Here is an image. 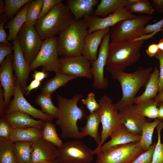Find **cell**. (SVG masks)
<instances>
[{
    "instance_id": "cell-4",
    "label": "cell",
    "mask_w": 163,
    "mask_h": 163,
    "mask_svg": "<svg viewBox=\"0 0 163 163\" xmlns=\"http://www.w3.org/2000/svg\"><path fill=\"white\" fill-rule=\"evenodd\" d=\"M88 27L81 19L73 22L57 37L58 51L60 58L70 57L82 55Z\"/></svg>"
},
{
    "instance_id": "cell-53",
    "label": "cell",
    "mask_w": 163,
    "mask_h": 163,
    "mask_svg": "<svg viewBox=\"0 0 163 163\" xmlns=\"http://www.w3.org/2000/svg\"><path fill=\"white\" fill-rule=\"evenodd\" d=\"M157 118L163 120V102L158 104Z\"/></svg>"
},
{
    "instance_id": "cell-27",
    "label": "cell",
    "mask_w": 163,
    "mask_h": 163,
    "mask_svg": "<svg viewBox=\"0 0 163 163\" xmlns=\"http://www.w3.org/2000/svg\"><path fill=\"white\" fill-rule=\"evenodd\" d=\"M86 124L80 131L82 138L88 136L93 138L98 145L100 143L101 137L98 133V129L100 123L97 111L90 113L87 117Z\"/></svg>"
},
{
    "instance_id": "cell-33",
    "label": "cell",
    "mask_w": 163,
    "mask_h": 163,
    "mask_svg": "<svg viewBox=\"0 0 163 163\" xmlns=\"http://www.w3.org/2000/svg\"><path fill=\"white\" fill-rule=\"evenodd\" d=\"M158 104L154 99H149L136 104L135 107L139 113L142 117L155 119L158 117Z\"/></svg>"
},
{
    "instance_id": "cell-40",
    "label": "cell",
    "mask_w": 163,
    "mask_h": 163,
    "mask_svg": "<svg viewBox=\"0 0 163 163\" xmlns=\"http://www.w3.org/2000/svg\"><path fill=\"white\" fill-rule=\"evenodd\" d=\"M163 27V18L156 23L146 26L143 30L142 36L136 38L133 41L144 40L153 37Z\"/></svg>"
},
{
    "instance_id": "cell-9",
    "label": "cell",
    "mask_w": 163,
    "mask_h": 163,
    "mask_svg": "<svg viewBox=\"0 0 163 163\" xmlns=\"http://www.w3.org/2000/svg\"><path fill=\"white\" fill-rule=\"evenodd\" d=\"M144 152L139 142L117 145L97 153L95 163H130Z\"/></svg>"
},
{
    "instance_id": "cell-18",
    "label": "cell",
    "mask_w": 163,
    "mask_h": 163,
    "mask_svg": "<svg viewBox=\"0 0 163 163\" xmlns=\"http://www.w3.org/2000/svg\"><path fill=\"white\" fill-rule=\"evenodd\" d=\"M58 155L57 147L42 138L32 142V163H53Z\"/></svg>"
},
{
    "instance_id": "cell-2",
    "label": "cell",
    "mask_w": 163,
    "mask_h": 163,
    "mask_svg": "<svg viewBox=\"0 0 163 163\" xmlns=\"http://www.w3.org/2000/svg\"><path fill=\"white\" fill-rule=\"evenodd\" d=\"M106 69L112 78L117 80L121 86L122 97L118 102L114 104L119 110L133 105L136 94L142 87L145 85L150 76L153 67L143 69L139 67L132 73H127L108 67Z\"/></svg>"
},
{
    "instance_id": "cell-48",
    "label": "cell",
    "mask_w": 163,
    "mask_h": 163,
    "mask_svg": "<svg viewBox=\"0 0 163 163\" xmlns=\"http://www.w3.org/2000/svg\"><path fill=\"white\" fill-rule=\"evenodd\" d=\"M6 108L5 103L4 92L3 88L0 87V117L4 116Z\"/></svg>"
},
{
    "instance_id": "cell-47",
    "label": "cell",
    "mask_w": 163,
    "mask_h": 163,
    "mask_svg": "<svg viewBox=\"0 0 163 163\" xmlns=\"http://www.w3.org/2000/svg\"><path fill=\"white\" fill-rule=\"evenodd\" d=\"M4 13L0 17V43H8L7 34L4 29V24L8 20Z\"/></svg>"
},
{
    "instance_id": "cell-44",
    "label": "cell",
    "mask_w": 163,
    "mask_h": 163,
    "mask_svg": "<svg viewBox=\"0 0 163 163\" xmlns=\"http://www.w3.org/2000/svg\"><path fill=\"white\" fill-rule=\"evenodd\" d=\"M62 2V0H43V7L38 19L43 17L55 6Z\"/></svg>"
},
{
    "instance_id": "cell-50",
    "label": "cell",
    "mask_w": 163,
    "mask_h": 163,
    "mask_svg": "<svg viewBox=\"0 0 163 163\" xmlns=\"http://www.w3.org/2000/svg\"><path fill=\"white\" fill-rule=\"evenodd\" d=\"M49 73L48 72L43 71H39L35 70L34 73L32 74V77L34 79H36L41 82L44 79L47 78Z\"/></svg>"
},
{
    "instance_id": "cell-3",
    "label": "cell",
    "mask_w": 163,
    "mask_h": 163,
    "mask_svg": "<svg viewBox=\"0 0 163 163\" xmlns=\"http://www.w3.org/2000/svg\"><path fill=\"white\" fill-rule=\"evenodd\" d=\"M75 20L67 6L62 2L38 19L34 27L42 40H44L59 35Z\"/></svg>"
},
{
    "instance_id": "cell-7",
    "label": "cell",
    "mask_w": 163,
    "mask_h": 163,
    "mask_svg": "<svg viewBox=\"0 0 163 163\" xmlns=\"http://www.w3.org/2000/svg\"><path fill=\"white\" fill-rule=\"evenodd\" d=\"M152 18L150 15H141L120 21L110 30V42L131 41L142 36L145 25Z\"/></svg>"
},
{
    "instance_id": "cell-6",
    "label": "cell",
    "mask_w": 163,
    "mask_h": 163,
    "mask_svg": "<svg viewBox=\"0 0 163 163\" xmlns=\"http://www.w3.org/2000/svg\"><path fill=\"white\" fill-rule=\"evenodd\" d=\"M98 103L100 107L96 111L101 123L102 130L100 135V143L95 150L99 149L105 141L122 124L119 110L111 97L107 95H104L99 100Z\"/></svg>"
},
{
    "instance_id": "cell-34",
    "label": "cell",
    "mask_w": 163,
    "mask_h": 163,
    "mask_svg": "<svg viewBox=\"0 0 163 163\" xmlns=\"http://www.w3.org/2000/svg\"><path fill=\"white\" fill-rule=\"evenodd\" d=\"M128 4L125 7L129 13L152 14L155 10L148 0H128Z\"/></svg>"
},
{
    "instance_id": "cell-46",
    "label": "cell",
    "mask_w": 163,
    "mask_h": 163,
    "mask_svg": "<svg viewBox=\"0 0 163 163\" xmlns=\"http://www.w3.org/2000/svg\"><path fill=\"white\" fill-rule=\"evenodd\" d=\"M159 61L160 72H159V93L163 90V50H159L155 56Z\"/></svg>"
},
{
    "instance_id": "cell-45",
    "label": "cell",
    "mask_w": 163,
    "mask_h": 163,
    "mask_svg": "<svg viewBox=\"0 0 163 163\" xmlns=\"http://www.w3.org/2000/svg\"><path fill=\"white\" fill-rule=\"evenodd\" d=\"M13 50L12 43H0V64L3 62L6 57L8 55L12 54Z\"/></svg>"
},
{
    "instance_id": "cell-54",
    "label": "cell",
    "mask_w": 163,
    "mask_h": 163,
    "mask_svg": "<svg viewBox=\"0 0 163 163\" xmlns=\"http://www.w3.org/2000/svg\"><path fill=\"white\" fill-rule=\"evenodd\" d=\"M154 100L155 103L158 104L163 102V90L157 95Z\"/></svg>"
},
{
    "instance_id": "cell-17",
    "label": "cell",
    "mask_w": 163,
    "mask_h": 163,
    "mask_svg": "<svg viewBox=\"0 0 163 163\" xmlns=\"http://www.w3.org/2000/svg\"><path fill=\"white\" fill-rule=\"evenodd\" d=\"M13 55L11 54L7 56L0 65V87L4 91L6 108L8 106L15 90L16 78L13 74Z\"/></svg>"
},
{
    "instance_id": "cell-58",
    "label": "cell",
    "mask_w": 163,
    "mask_h": 163,
    "mask_svg": "<svg viewBox=\"0 0 163 163\" xmlns=\"http://www.w3.org/2000/svg\"><path fill=\"white\" fill-rule=\"evenodd\" d=\"M53 163H58L56 161H55V162Z\"/></svg>"
},
{
    "instance_id": "cell-29",
    "label": "cell",
    "mask_w": 163,
    "mask_h": 163,
    "mask_svg": "<svg viewBox=\"0 0 163 163\" xmlns=\"http://www.w3.org/2000/svg\"><path fill=\"white\" fill-rule=\"evenodd\" d=\"M55 76L47 81L41 88L42 93L51 96L59 88L66 86L67 83L77 78L72 76L60 72L55 73Z\"/></svg>"
},
{
    "instance_id": "cell-10",
    "label": "cell",
    "mask_w": 163,
    "mask_h": 163,
    "mask_svg": "<svg viewBox=\"0 0 163 163\" xmlns=\"http://www.w3.org/2000/svg\"><path fill=\"white\" fill-rule=\"evenodd\" d=\"M57 39L56 37L43 40L39 53L30 64L31 71L42 66V71L60 72Z\"/></svg>"
},
{
    "instance_id": "cell-49",
    "label": "cell",
    "mask_w": 163,
    "mask_h": 163,
    "mask_svg": "<svg viewBox=\"0 0 163 163\" xmlns=\"http://www.w3.org/2000/svg\"><path fill=\"white\" fill-rule=\"evenodd\" d=\"M159 50L158 44L153 43L150 45L146 50V53L149 57H154Z\"/></svg>"
},
{
    "instance_id": "cell-12",
    "label": "cell",
    "mask_w": 163,
    "mask_h": 163,
    "mask_svg": "<svg viewBox=\"0 0 163 163\" xmlns=\"http://www.w3.org/2000/svg\"><path fill=\"white\" fill-rule=\"evenodd\" d=\"M110 34V30L104 36L100 44L97 58L91 62V70L93 78V86L96 89H104L108 85V79L104 77V69L106 64Z\"/></svg>"
},
{
    "instance_id": "cell-21",
    "label": "cell",
    "mask_w": 163,
    "mask_h": 163,
    "mask_svg": "<svg viewBox=\"0 0 163 163\" xmlns=\"http://www.w3.org/2000/svg\"><path fill=\"white\" fill-rule=\"evenodd\" d=\"M110 30V27H108L88 33L85 38L82 55L91 62L96 60L99 46L104 36Z\"/></svg>"
},
{
    "instance_id": "cell-28",
    "label": "cell",
    "mask_w": 163,
    "mask_h": 163,
    "mask_svg": "<svg viewBox=\"0 0 163 163\" xmlns=\"http://www.w3.org/2000/svg\"><path fill=\"white\" fill-rule=\"evenodd\" d=\"M42 129L34 127L14 129L9 141L15 143L18 142H33L42 138Z\"/></svg>"
},
{
    "instance_id": "cell-32",
    "label": "cell",
    "mask_w": 163,
    "mask_h": 163,
    "mask_svg": "<svg viewBox=\"0 0 163 163\" xmlns=\"http://www.w3.org/2000/svg\"><path fill=\"white\" fill-rule=\"evenodd\" d=\"M34 101L40 106L41 110L43 113L54 118H57L59 114V108L53 104L51 96L41 93L36 97Z\"/></svg>"
},
{
    "instance_id": "cell-24",
    "label": "cell",
    "mask_w": 163,
    "mask_h": 163,
    "mask_svg": "<svg viewBox=\"0 0 163 163\" xmlns=\"http://www.w3.org/2000/svg\"><path fill=\"white\" fill-rule=\"evenodd\" d=\"M145 87L143 93L135 98L134 103L136 104L146 100L154 99L157 96L159 88V71L157 68L151 73Z\"/></svg>"
},
{
    "instance_id": "cell-19",
    "label": "cell",
    "mask_w": 163,
    "mask_h": 163,
    "mask_svg": "<svg viewBox=\"0 0 163 163\" xmlns=\"http://www.w3.org/2000/svg\"><path fill=\"white\" fill-rule=\"evenodd\" d=\"M122 124L131 133L141 135L142 126L148 122L145 117L142 116L133 105L119 110Z\"/></svg>"
},
{
    "instance_id": "cell-5",
    "label": "cell",
    "mask_w": 163,
    "mask_h": 163,
    "mask_svg": "<svg viewBox=\"0 0 163 163\" xmlns=\"http://www.w3.org/2000/svg\"><path fill=\"white\" fill-rule=\"evenodd\" d=\"M144 43L142 40L110 42L107 67L124 71L139 59L141 56L140 50Z\"/></svg>"
},
{
    "instance_id": "cell-26",
    "label": "cell",
    "mask_w": 163,
    "mask_h": 163,
    "mask_svg": "<svg viewBox=\"0 0 163 163\" xmlns=\"http://www.w3.org/2000/svg\"><path fill=\"white\" fill-rule=\"evenodd\" d=\"M128 4V0H101L93 15L104 18L120 9L125 8Z\"/></svg>"
},
{
    "instance_id": "cell-39",
    "label": "cell",
    "mask_w": 163,
    "mask_h": 163,
    "mask_svg": "<svg viewBox=\"0 0 163 163\" xmlns=\"http://www.w3.org/2000/svg\"><path fill=\"white\" fill-rule=\"evenodd\" d=\"M163 128V121L157 126V141L153 153L151 163H163V142L161 141V132Z\"/></svg>"
},
{
    "instance_id": "cell-59",
    "label": "cell",
    "mask_w": 163,
    "mask_h": 163,
    "mask_svg": "<svg viewBox=\"0 0 163 163\" xmlns=\"http://www.w3.org/2000/svg\"></svg>"
},
{
    "instance_id": "cell-41",
    "label": "cell",
    "mask_w": 163,
    "mask_h": 163,
    "mask_svg": "<svg viewBox=\"0 0 163 163\" xmlns=\"http://www.w3.org/2000/svg\"><path fill=\"white\" fill-rule=\"evenodd\" d=\"M14 128L3 117L0 119V141H9Z\"/></svg>"
},
{
    "instance_id": "cell-51",
    "label": "cell",
    "mask_w": 163,
    "mask_h": 163,
    "mask_svg": "<svg viewBox=\"0 0 163 163\" xmlns=\"http://www.w3.org/2000/svg\"><path fill=\"white\" fill-rule=\"evenodd\" d=\"M41 82L36 79H33L32 80L30 84L27 86L26 88V95H28L32 90L38 88L41 85Z\"/></svg>"
},
{
    "instance_id": "cell-8",
    "label": "cell",
    "mask_w": 163,
    "mask_h": 163,
    "mask_svg": "<svg viewBox=\"0 0 163 163\" xmlns=\"http://www.w3.org/2000/svg\"><path fill=\"white\" fill-rule=\"evenodd\" d=\"M57 148L58 163H90L94 159L93 150L79 139L62 142Z\"/></svg>"
},
{
    "instance_id": "cell-35",
    "label": "cell",
    "mask_w": 163,
    "mask_h": 163,
    "mask_svg": "<svg viewBox=\"0 0 163 163\" xmlns=\"http://www.w3.org/2000/svg\"><path fill=\"white\" fill-rule=\"evenodd\" d=\"M43 2V0H31L29 2L25 22L28 25L34 26L41 13Z\"/></svg>"
},
{
    "instance_id": "cell-52",
    "label": "cell",
    "mask_w": 163,
    "mask_h": 163,
    "mask_svg": "<svg viewBox=\"0 0 163 163\" xmlns=\"http://www.w3.org/2000/svg\"><path fill=\"white\" fill-rule=\"evenodd\" d=\"M151 4L155 11L163 13V0H152Z\"/></svg>"
},
{
    "instance_id": "cell-1",
    "label": "cell",
    "mask_w": 163,
    "mask_h": 163,
    "mask_svg": "<svg viewBox=\"0 0 163 163\" xmlns=\"http://www.w3.org/2000/svg\"><path fill=\"white\" fill-rule=\"evenodd\" d=\"M83 97L82 94H77L72 98L68 99L57 95L59 114L56 123L60 129L62 139L82 138L77 123L78 121L85 118L86 113L82 107L78 106L77 103Z\"/></svg>"
},
{
    "instance_id": "cell-16",
    "label": "cell",
    "mask_w": 163,
    "mask_h": 163,
    "mask_svg": "<svg viewBox=\"0 0 163 163\" xmlns=\"http://www.w3.org/2000/svg\"><path fill=\"white\" fill-rule=\"evenodd\" d=\"M13 46V69L15 78L24 93H25L27 80L31 71L20 47L17 38L12 43Z\"/></svg>"
},
{
    "instance_id": "cell-36",
    "label": "cell",
    "mask_w": 163,
    "mask_h": 163,
    "mask_svg": "<svg viewBox=\"0 0 163 163\" xmlns=\"http://www.w3.org/2000/svg\"><path fill=\"white\" fill-rule=\"evenodd\" d=\"M41 137L43 139L53 143L57 147L62 143L56 132L55 126L52 122H45L42 129Z\"/></svg>"
},
{
    "instance_id": "cell-13",
    "label": "cell",
    "mask_w": 163,
    "mask_h": 163,
    "mask_svg": "<svg viewBox=\"0 0 163 163\" xmlns=\"http://www.w3.org/2000/svg\"><path fill=\"white\" fill-rule=\"evenodd\" d=\"M59 72L69 75L91 79V62L82 55L59 58Z\"/></svg>"
},
{
    "instance_id": "cell-37",
    "label": "cell",
    "mask_w": 163,
    "mask_h": 163,
    "mask_svg": "<svg viewBox=\"0 0 163 163\" xmlns=\"http://www.w3.org/2000/svg\"><path fill=\"white\" fill-rule=\"evenodd\" d=\"M14 144L9 141H0V163H17Z\"/></svg>"
},
{
    "instance_id": "cell-56",
    "label": "cell",
    "mask_w": 163,
    "mask_h": 163,
    "mask_svg": "<svg viewBox=\"0 0 163 163\" xmlns=\"http://www.w3.org/2000/svg\"><path fill=\"white\" fill-rule=\"evenodd\" d=\"M158 44L159 49L163 50V38L159 41Z\"/></svg>"
},
{
    "instance_id": "cell-57",
    "label": "cell",
    "mask_w": 163,
    "mask_h": 163,
    "mask_svg": "<svg viewBox=\"0 0 163 163\" xmlns=\"http://www.w3.org/2000/svg\"><path fill=\"white\" fill-rule=\"evenodd\" d=\"M162 31V33L163 34V27L159 30V31Z\"/></svg>"
},
{
    "instance_id": "cell-15",
    "label": "cell",
    "mask_w": 163,
    "mask_h": 163,
    "mask_svg": "<svg viewBox=\"0 0 163 163\" xmlns=\"http://www.w3.org/2000/svg\"><path fill=\"white\" fill-rule=\"evenodd\" d=\"M136 16L129 13L124 8L120 9L115 13L104 18L91 14L85 16L83 19L88 27V33H90L97 30L114 26L123 20L133 18Z\"/></svg>"
},
{
    "instance_id": "cell-43",
    "label": "cell",
    "mask_w": 163,
    "mask_h": 163,
    "mask_svg": "<svg viewBox=\"0 0 163 163\" xmlns=\"http://www.w3.org/2000/svg\"><path fill=\"white\" fill-rule=\"evenodd\" d=\"M81 102L86 106L90 113L96 111L100 107L99 104L97 101L95 94L93 92L89 93L86 98L82 99Z\"/></svg>"
},
{
    "instance_id": "cell-55",
    "label": "cell",
    "mask_w": 163,
    "mask_h": 163,
    "mask_svg": "<svg viewBox=\"0 0 163 163\" xmlns=\"http://www.w3.org/2000/svg\"><path fill=\"white\" fill-rule=\"evenodd\" d=\"M5 11V1L0 0V14L1 15L3 14Z\"/></svg>"
},
{
    "instance_id": "cell-25",
    "label": "cell",
    "mask_w": 163,
    "mask_h": 163,
    "mask_svg": "<svg viewBox=\"0 0 163 163\" xmlns=\"http://www.w3.org/2000/svg\"><path fill=\"white\" fill-rule=\"evenodd\" d=\"M28 3L22 8L14 17L7 23L4 28L8 30L7 40L13 41L17 37L21 28L26 22V13L29 5Z\"/></svg>"
},
{
    "instance_id": "cell-11",
    "label": "cell",
    "mask_w": 163,
    "mask_h": 163,
    "mask_svg": "<svg viewBox=\"0 0 163 163\" xmlns=\"http://www.w3.org/2000/svg\"><path fill=\"white\" fill-rule=\"evenodd\" d=\"M17 38L25 58L30 65L39 53L43 40L34 27L26 22L20 29Z\"/></svg>"
},
{
    "instance_id": "cell-14",
    "label": "cell",
    "mask_w": 163,
    "mask_h": 163,
    "mask_svg": "<svg viewBox=\"0 0 163 163\" xmlns=\"http://www.w3.org/2000/svg\"><path fill=\"white\" fill-rule=\"evenodd\" d=\"M23 94L16 78L13 98L10 102L5 113L12 111H19L45 122H52L54 118L53 117L44 113L41 110L32 106L25 98Z\"/></svg>"
},
{
    "instance_id": "cell-42",
    "label": "cell",
    "mask_w": 163,
    "mask_h": 163,
    "mask_svg": "<svg viewBox=\"0 0 163 163\" xmlns=\"http://www.w3.org/2000/svg\"><path fill=\"white\" fill-rule=\"evenodd\" d=\"M156 144V142L154 143L147 150L140 154L130 163H151Z\"/></svg>"
},
{
    "instance_id": "cell-31",
    "label": "cell",
    "mask_w": 163,
    "mask_h": 163,
    "mask_svg": "<svg viewBox=\"0 0 163 163\" xmlns=\"http://www.w3.org/2000/svg\"><path fill=\"white\" fill-rule=\"evenodd\" d=\"M162 120L157 118L153 122H147L142 127L140 145L144 151L147 150L152 145V136L155 128Z\"/></svg>"
},
{
    "instance_id": "cell-30",
    "label": "cell",
    "mask_w": 163,
    "mask_h": 163,
    "mask_svg": "<svg viewBox=\"0 0 163 163\" xmlns=\"http://www.w3.org/2000/svg\"><path fill=\"white\" fill-rule=\"evenodd\" d=\"M32 142L14 143V153L17 163H32Z\"/></svg>"
},
{
    "instance_id": "cell-23",
    "label": "cell",
    "mask_w": 163,
    "mask_h": 163,
    "mask_svg": "<svg viewBox=\"0 0 163 163\" xmlns=\"http://www.w3.org/2000/svg\"><path fill=\"white\" fill-rule=\"evenodd\" d=\"M98 0H67L65 4L75 18L76 21L82 19L87 15H91L93 8L97 5Z\"/></svg>"
},
{
    "instance_id": "cell-20",
    "label": "cell",
    "mask_w": 163,
    "mask_h": 163,
    "mask_svg": "<svg viewBox=\"0 0 163 163\" xmlns=\"http://www.w3.org/2000/svg\"><path fill=\"white\" fill-rule=\"evenodd\" d=\"M110 139L97 150L93 151L94 154L105 151L110 148L130 143L139 142L141 135L133 134L123 124L120 125L110 135Z\"/></svg>"
},
{
    "instance_id": "cell-22",
    "label": "cell",
    "mask_w": 163,
    "mask_h": 163,
    "mask_svg": "<svg viewBox=\"0 0 163 163\" xmlns=\"http://www.w3.org/2000/svg\"><path fill=\"white\" fill-rule=\"evenodd\" d=\"M30 116L21 112L12 111L5 113L3 117L14 129L34 127L42 129L45 122L35 120Z\"/></svg>"
},
{
    "instance_id": "cell-38",
    "label": "cell",
    "mask_w": 163,
    "mask_h": 163,
    "mask_svg": "<svg viewBox=\"0 0 163 163\" xmlns=\"http://www.w3.org/2000/svg\"><path fill=\"white\" fill-rule=\"evenodd\" d=\"M31 0H5V11L4 14L8 19H11L18 11Z\"/></svg>"
}]
</instances>
